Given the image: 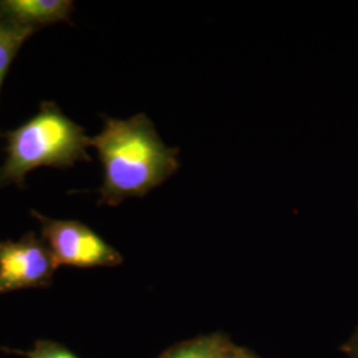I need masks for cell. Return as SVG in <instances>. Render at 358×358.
Wrapping results in <instances>:
<instances>
[{
    "label": "cell",
    "instance_id": "obj_6",
    "mask_svg": "<svg viewBox=\"0 0 358 358\" xmlns=\"http://www.w3.org/2000/svg\"><path fill=\"white\" fill-rule=\"evenodd\" d=\"M229 344L230 343L220 336L198 337L171 346L158 358H217Z\"/></svg>",
    "mask_w": 358,
    "mask_h": 358
},
{
    "label": "cell",
    "instance_id": "obj_4",
    "mask_svg": "<svg viewBox=\"0 0 358 358\" xmlns=\"http://www.w3.org/2000/svg\"><path fill=\"white\" fill-rule=\"evenodd\" d=\"M57 268L47 244L35 232L17 241H0V296L47 288Z\"/></svg>",
    "mask_w": 358,
    "mask_h": 358
},
{
    "label": "cell",
    "instance_id": "obj_9",
    "mask_svg": "<svg viewBox=\"0 0 358 358\" xmlns=\"http://www.w3.org/2000/svg\"><path fill=\"white\" fill-rule=\"evenodd\" d=\"M344 350L349 358H358V329L350 337V340L346 343Z\"/></svg>",
    "mask_w": 358,
    "mask_h": 358
},
{
    "label": "cell",
    "instance_id": "obj_3",
    "mask_svg": "<svg viewBox=\"0 0 358 358\" xmlns=\"http://www.w3.org/2000/svg\"><path fill=\"white\" fill-rule=\"evenodd\" d=\"M38 219L41 239L47 244L57 267L77 268L115 267L122 263V256L103 238L78 220H65L41 215Z\"/></svg>",
    "mask_w": 358,
    "mask_h": 358
},
{
    "label": "cell",
    "instance_id": "obj_1",
    "mask_svg": "<svg viewBox=\"0 0 358 358\" xmlns=\"http://www.w3.org/2000/svg\"><path fill=\"white\" fill-rule=\"evenodd\" d=\"M90 146L103 165L100 205L115 207L129 198H143L180 167L178 148L167 146L143 113L128 120L105 117Z\"/></svg>",
    "mask_w": 358,
    "mask_h": 358
},
{
    "label": "cell",
    "instance_id": "obj_7",
    "mask_svg": "<svg viewBox=\"0 0 358 358\" xmlns=\"http://www.w3.org/2000/svg\"><path fill=\"white\" fill-rule=\"evenodd\" d=\"M34 31L13 26L0 17V90L13 59Z\"/></svg>",
    "mask_w": 358,
    "mask_h": 358
},
{
    "label": "cell",
    "instance_id": "obj_2",
    "mask_svg": "<svg viewBox=\"0 0 358 358\" xmlns=\"http://www.w3.org/2000/svg\"><path fill=\"white\" fill-rule=\"evenodd\" d=\"M6 159L0 183L23 186L38 167H72L90 161V137L53 103H43L38 113L6 134Z\"/></svg>",
    "mask_w": 358,
    "mask_h": 358
},
{
    "label": "cell",
    "instance_id": "obj_5",
    "mask_svg": "<svg viewBox=\"0 0 358 358\" xmlns=\"http://www.w3.org/2000/svg\"><path fill=\"white\" fill-rule=\"evenodd\" d=\"M73 11L71 0H0V17L29 31L68 22Z\"/></svg>",
    "mask_w": 358,
    "mask_h": 358
},
{
    "label": "cell",
    "instance_id": "obj_10",
    "mask_svg": "<svg viewBox=\"0 0 358 358\" xmlns=\"http://www.w3.org/2000/svg\"><path fill=\"white\" fill-rule=\"evenodd\" d=\"M234 358H257L254 355H251L250 352L241 349V348H236L234 349Z\"/></svg>",
    "mask_w": 358,
    "mask_h": 358
},
{
    "label": "cell",
    "instance_id": "obj_8",
    "mask_svg": "<svg viewBox=\"0 0 358 358\" xmlns=\"http://www.w3.org/2000/svg\"><path fill=\"white\" fill-rule=\"evenodd\" d=\"M13 353L22 355L24 358H78L73 352H71L66 346L53 341L40 338L34 343L32 348L24 352L11 350Z\"/></svg>",
    "mask_w": 358,
    "mask_h": 358
},
{
    "label": "cell",
    "instance_id": "obj_11",
    "mask_svg": "<svg viewBox=\"0 0 358 358\" xmlns=\"http://www.w3.org/2000/svg\"><path fill=\"white\" fill-rule=\"evenodd\" d=\"M234 349H235V346L229 344V346L220 353V356L217 358H234Z\"/></svg>",
    "mask_w": 358,
    "mask_h": 358
}]
</instances>
